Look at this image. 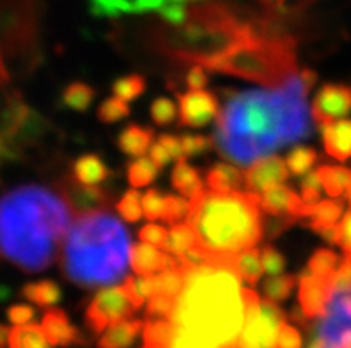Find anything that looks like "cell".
<instances>
[{
  "mask_svg": "<svg viewBox=\"0 0 351 348\" xmlns=\"http://www.w3.org/2000/svg\"><path fill=\"white\" fill-rule=\"evenodd\" d=\"M307 93L296 73L273 91L228 94L214 133L219 153L237 165H248L282 146L308 139L312 124Z\"/></svg>",
  "mask_w": 351,
  "mask_h": 348,
  "instance_id": "1",
  "label": "cell"
},
{
  "mask_svg": "<svg viewBox=\"0 0 351 348\" xmlns=\"http://www.w3.org/2000/svg\"><path fill=\"white\" fill-rule=\"evenodd\" d=\"M70 208L59 194L23 185L0 196V251L25 272H41L58 258L70 230Z\"/></svg>",
  "mask_w": 351,
  "mask_h": 348,
  "instance_id": "2",
  "label": "cell"
},
{
  "mask_svg": "<svg viewBox=\"0 0 351 348\" xmlns=\"http://www.w3.org/2000/svg\"><path fill=\"white\" fill-rule=\"evenodd\" d=\"M184 276L171 322L214 348L237 343L245 323V288L230 261H213Z\"/></svg>",
  "mask_w": 351,
  "mask_h": 348,
  "instance_id": "3",
  "label": "cell"
},
{
  "mask_svg": "<svg viewBox=\"0 0 351 348\" xmlns=\"http://www.w3.org/2000/svg\"><path fill=\"white\" fill-rule=\"evenodd\" d=\"M263 18L245 14L227 0H207L187 8L182 25L157 27L154 44L166 57L210 68L225 53L255 34Z\"/></svg>",
  "mask_w": 351,
  "mask_h": 348,
  "instance_id": "4",
  "label": "cell"
},
{
  "mask_svg": "<svg viewBox=\"0 0 351 348\" xmlns=\"http://www.w3.org/2000/svg\"><path fill=\"white\" fill-rule=\"evenodd\" d=\"M189 203L187 226L195 249L209 261H228L261 242L264 217L258 194L204 190Z\"/></svg>",
  "mask_w": 351,
  "mask_h": 348,
  "instance_id": "5",
  "label": "cell"
},
{
  "mask_svg": "<svg viewBox=\"0 0 351 348\" xmlns=\"http://www.w3.org/2000/svg\"><path fill=\"white\" fill-rule=\"evenodd\" d=\"M129 260L130 235L109 212L77 217L62 242L64 278L88 290L120 281Z\"/></svg>",
  "mask_w": 351,
  "mask_h": 348,
  "instance_id": "6",
  "label": "cell"
},
{
  "mask_svg": "<svg viewBox=\"0 0 351 348\" xmlns=\"http://www.w3.org/2000/svg\"><path fill=\"white\" fill-rule=\"evenodd\" d=\"M296 40L276 22L263 18L252 38L225 53L209 70L276 85L296 75Z\"/></svg>",
  "mask_w": 351,
  "mask_h": 348,
  "instance_id": "7",
  "label": "cell"
},
{
  "mask_svg": "<svg viewBox=\"0 0 351 348\" xmlns=\"http://www.w3.org/2000/svg\"><path fill=\"white\" fill-rule=\"evenodd\" d=\"M245 323L239 334V348H276L285 313L275 302L261 300L257 291L245 288Z\"/></svg>",
  "mask_w": 351,
  "mask_h": 348,
  "instance_id": "8",
  "label": "cell"
},
{
  "mask_svg": "<svg viewBox=\"0 0 351 348\" xmlns=\"http://www.w3.org/2000/svg\"><path fill=\"white\" fill-rule=\"evenodd\" d=\"M136 311L132 300L125 293L123 286L104 288L93 297L84 313V322L89 332L100 334L114 323L130 318Z\"/></svg>",
  "mask_w": 351,
  "mask_h": 348,
  "instance_id": "9",
  "label": "cell"
},
{
  "mask_svg": "<svg viewBox=\"0 0 351 348\" xmlns=\"http://www.w3.org/2000/svg\"><path fill=\"white\" fill-rule=\"evenodd\" d=\"M348 332H351V288H334L316 336L326 348H335Z\"/></svg>",
  "mask_w": 351,
  "mask_h": 348,
  "instance_id": "10",
  "label": "cell"
},
{
  "mask_svg": "<svg viewBox=\"0 0 351 348\" xmlns=\"http://www.w3.org/2000/svg\"><path fill=\"white\" fill-rule=\"evenodd\" d=\"M58 190L68 208L77 217L88 215L95 212H106L112 203V196L102 187L84 185L73 176H64L58 181Z\"/></svg>",
  "mask_w": 351,
  "mask_h": 348,
  "instance_id": "11",
  "label": "cell"
},
{
  "mask_svg": "<svg viewBox=\"0 0 351 348\" xmlns=\"http://www.w3.org/2000/svg\"><path fill=\"white\" fill-rule=\"evenodd\" d=\"M351 114V85L325 84L312 102V118L319 124L334 123Z\"/></svg>",
  "mask_w": 351,
  "mask_h": 348,
  "instance_id": "12",
  "label": "cell"
},
{
  "mask_svg": "<svg viewBox=\"0 0 351 348\" xmlns=\"http://www.w3.org/2000/svg\"><path fill=\"white\" fill-rule=\"evenodd\" d=\"M334 279L312 276L307 269L298 276V304L307 320H316L325 314L334 290Z\"/></svg>",
  "mask_w": 351,
  "mask_h": 348,
  "instance_id": "13",
  "label": "cell"
},
{
  "mask_svg": "<svg viewBox=\"0 0 351 348\" xmlns=\"http://www.w3.org/2000/svg\"><path fill=\"white\" fill-rule=\"evenodd\" d=\"M178 111H180V124L189 128H202L218 116V100L204 89L177 94Z\"/></svg>",
  "mask_w": 351,
  "mask_h": 348,
  "instance_id": "14",
  "label": "cell"
},
{
  "mask_svg": "<svg viewBox=\"0 0 351 348\" xmlns=\"http://www.w3.org/2000/svg\"><path fill=\"white\" fill-rule=\"evenodd\" d=\"M261 206L264 212L271 217H285V219H293L294 222L308 219L312 213V208L298 198L291 187L278 185L264 192L261 198Z\"/></svg>",
  "mask_w": 351,
  "mask_h": 348,
  "instance_id": "15",
  "label": "cell"
},
{
  "mask_svg": "<svg viewBox=\"0 0 351 348\" xmlns=\"http://www.w3.org/2000/svg\"><path fill=\"white\" fill-rule=\"evenodd\" d=\"M289 176V169L280 157H264L257 160L245 172V185L254 194H264L273 187L284 185Z\"/></svg>",
  "mask_w": 351,
  "mask_h": 348,
  "instance_id": "16",
  "label": "cell"
},
{
  "mask_svg": "<svg viewBox=\"0 0 351 348\" xmlns=\"http://www.w3.org/2000/svg\"><path fill=\"white\" fill-rule=\"evenodd\" d=\"M41 329L45 332V338L52 347H73V345H82L84 338L80 334L73 323L70 322V318L66 313L59 308H50L45 311L43 320H41Z\"/></svg>",
  "mask_w": 351,
  "mask_h": 348,
  "instance_id": "17",
  "label": "cell"
},
{
  "mask_svg": "<svg viewBox=\"0 0 351 348\" xmlns=\"http://www.w3.org/2000/svg\"><path fill=\"white\" fill-rule=\"evenodd\" d=\"M321 139L325 153L339 162L351 159V119H339L321 124Z\"/></svg>",
  "mask_w": 351,
  "mask_h": 348,
  "instance_id": "18",
  "label": "cell"
},
{
  "mask_svg": "<svg viewBox=\"0 0 351 348\" xmlns=\"http://www.w3.org/2000/svg\"><path fill=\"white\" fill-rule=\"evenodd\" d=\"M177 263L175 258L169 254H162L159 249L148 245V243H138L130 247V267L141 278H152L154 273L162 272Z\"/></svg>",
  "mask_w": 351,
  "mask_h": 348,
  "instance_id": "19",
  "label": "cell"
},
{
  "mask_svg": "<svg viewBox=\"0 0 351 348\" xmlns=\"http://www.w3.org/2000/svg\"><path fill=\"white\" fill-rule=\"evenodd\" d=\"M145 322L141 320H121V322L111 325L107 331H104L102 338L98 340L97 348H129L138 340L141 334Z\"/></svg>",
  "mask_w": 351,
  "mask_h": 348,
  "instance_id": "20",
  "label": "cell"
},
{
  "mask_svg": "<svg viewBox=\"0 0 351 348\" xmlns=\"http://www.w3.org/2000/svg\"><path fill=\"white\" fill-rule=\"evenodd\" d=\"M154 141V132L150 128L139 126V124H129L125 126L118 137H116V144L120 148L121 153L127 157H143L152 148Z\"/></svg>",
  "mask_w": 351,
  "mask_h": 348,
  "instance_id": "21",
  "label": "cell"
},
{
  "mask_svg": "<svg viewBox=\"0 0 351 348\" xmlns=\"http://www.w3.org/2000/svg\"><path fill=\"white\" fill-rule=\"evenodd\" d=\"M71 176L75 178L79 183H84V185H97V183H102L109 178L111 174V169L107 168V163L104 162L98 155L88 153L82 155L73 162V168H71Z\"/></svg>",
  "mask_w": 351,
  "mask_h": 348,
  "instance_id": "22",
  "label": "cell"
},
{
  "mask_svg": "<svg viewBox=\"0 0 351 348\" xmlns=\"http://www.w3.org/2000/svg\"><path fill=\"white\" fill-rule=\"evenodd\" d=\"M205 181L209 185V190L227 194V192H234L245 185V172H241V169L228 165V163H214L207 171Z\"/></svg>",
  "mask_w": 351,
  "mask_h": 348,
  "instance_id": "23",
  "label": "cell"
},
{
  "mask_svg": "<svg viewBox=\"0 0 351 348\" xmlns=\"http://www.w3.org/2000/svg\"><path fill=\"white\" fill-rule=\"evenodd\" d=\"M171 185L189 201L200 196L204 192V185H202L200 172L196 171L193 165L186 162V159L177 160V165L171 172Z\"/></svg>",
  "mask_w": 351,
  "mask_h": 348,
  "instance_id": "24",
  "label": "cell"
},
{
  "mask_svg": "<svg viewBox=\"0 0 351 348\" xmlns=\"http://www.w3.org/2000/svg\"><path fill=\"white\" fill-rule=\"evenodd\" d=\"M228 261H230L232 269L237 272V276H239L243 281L248 282L252 288L257 284L258 279H261V276H263L264 272L263 256H261V251H258L257 247L241 252V254L234 256V258Z\"/></svg>",
  "mask_w": 351,
  "mask_h": 348,
  "instance_id": "25",
  "label": "cell"
},
{
  "mask_svg": "<svg viewBox=\"0 0 351 348\" xmlns=\"http://www.w3.org/2000/svg\"><path fill=\"white\" fill-rule=\"evenodd\" d=\"M316 172L323 190H326V194L332 196V198H341L350 189V168H343V165H321Z\"/></svg>",
  "mask_w": 351,
  "mask_h": 348,
  "instance_id": "26",
  "label": "cell"
},
{
  "mask_svg": "<svg viewBox=\"0 0 351 348\" xmlns=\"http://www.w3.org/2000/svg\"><path fill=\"white\" fill-rule=\"evenodd\" d=\"M184 282H186V276L180 270L178 263H175L173 267L162 270L157 276H152V284H154V295L152 297H169V299L177 300L184 290Z\"/></svg>",
  "mask_w": 351,
  "mask_h": 348,
  "instance_id": "27",
  "label": "cell"
},
{
  "mask_svg": "<svg viewBox=\"0 0 351 348\" xmlns=\"http://www.w3.org/2000/svg\"><path fill=\"white\" fill-rule=\"evenodd\" d=\"M8 348H50L45 332L38 323H25L9 329Z\"/></svg>",
  "mask_w": 351,
  "mask_h": 348,
  "instance_id": "28",
  "label": "cell"
},
{
  "mask_svg": "<svg viewBox=\"0 0 351 348\" xmlns=\"http://www.w3.org/2000/svg\"><path fill=\"white\" fill-rule=\"evenodd\" d=\"M175 331L177 325L171 320H148L143 327L145 348H169Z\"/></svg>",
  "mask_w": 351,
  "mask_h": 348,
  "instance_id": "29",
  "label": "cell"
},
{
  "mask_svg": "<svg viewBox=\"0 0 351 348\" xmlns=\"http://www.w3.org/2000/svg\"><path fill=\"white\" fill-rule=\"evenodd\" d=\"M22 295L25 297L29 302L41 306V308H50L61 302V288L50 279H43V281H36L25 284L22 290Z\"/></svg>",
  "mask_w": 351,
  "mask_h": 348,
  "instance_id": "30",
  "label": "cell"
},
{
  "mask_svg": "<svg viewBox=\"0 0 351 348\" xmlns=\"http://www.w3.org/2000/svg\"><path fill=\"white\" fill-rule=\"evenodd\" d=\"M95 89L84 82H71L61 94L62 105L75 112H86L95 100Z\"/></svg>",
  "mask_w": 351,
  "mask_h": 348,
  "instance_id": "31",
  "label": "cell"
},
{
  "mask_svg": "<svg viewBox=\"0 0 351 348\" xmlns=\"http://www.w3.org/2000/svg\"><path fill=\"white\" fill-rule=\"evenodd\" d=\"M193 247H195V238H193L191 228L187 224H173V228L168 231V238H166V254L178 260L186 252L191 251Z\"/></svg>",
  "mask_w": 351,
  "mask_h": 348,
  "instance_id": "32",
  "label": "cell"
},
{
  "mask_svg": "<svg viewBox=\"0 0 351 348\" xmlns=\"http://www.w3.org/2000/svg\"><path fill=\"white\" fill-rule=\"evenodd\" d=\"M343 212L344 204L341 201H335V199L319 201V203L314 204V208H312L307 226L311 230H316V228H321V226H334L341 221Z\"/></svg>",
  "mask_w": 351,
  "mask_h": 348,
  "instance_id": "33",
  "label": "cell"
},
{
  "mask_svg": "<svg viewBox=\"0 0 351 348\" xmlns=\"http://www.w3.org/2000/svg\"><path fill=\"white\" fill-rule=\"evenodd\" d=\"M296 282H298V278L293 276V273L273 276V278H269L266 282H264V286H263L266 300L275 302V304L284 302V300L289 299V295L293 293L294 288H296Z\"/></svg>",
  "mask_w": 351,
  "mask_h": 348,
  "instance_id": "34",
  "label": "cell"
},
{
  "mask_svg": "<svg viewBox=\"0 0 351 348\" xmlns=\"http://www.w3.org/2000/svg\"><path fill=\"white\" fill-rule=\"evenodd\" d=\"M339 263H341V260H339V256L334 251H330V249H317L311 256V260H308L307 270L312 276H317V278L334 279L335 273H337Z\"/></svg>",
  "mask_w": 351,
  "mask_h": 348,
  "instance_id": "35",
  "label": "cell"
},
{
  "mask_svg": "<svg viewBox=\"0 0 351 348\" xmlns=\"http://www.w3.org/2000/svg\"><path fill=\"white\" fill-rule=\"evenodd\" d=\"M317 153L314 148H307V146H296L287 153L285 157V165L289 169L291 174L294 176H303L312 169V165L317 162Z\"/></svg>",
  "mask_w": 351,
  "mask_h": 348,
  "instance_id": "36",
  "label": "cell"
},
{
  "mask_svg": "<svg viewBox=\"0 0 351 348\" xmlns=\"http://www.w3.org/2000/svg\"><path fill=\"white\" fill-rule=\"evenodd\" d=\"M157 165L152 162L150 159H143L139 157L138 160L129 163L127 168V178H129V183L134 189H139V187L150 185L152 181L157 178Z\"/></svg>",
  "mask_w": 351,
  "mask_h": 348,
  "instance_id": "37",
  "label": "cell"
},
{
  "mask_svg": "<svg viewBox=\"0 0 351 348\" xmlns=\"http://www.w3.org/2000/svg\"><path fill=\"white\" fill-rule=\"evenodd\" d=\"M147 91V80L145 77L132 73V75L121 77L112 84V93L125 102H132Z\"/></svg>",
  "mask_w": 351,
  "mask_h": 348,
  "instance_id": "38",
  "label": "cell"
},
{
  "mask_svg": "<svg viewBox=\"0 0 351 348\" xmlns=\"http://www.w3.org/2000/svg\"><path fill=\"white\" fill-rule=\"evenodd\" d=\"M129 102H125L121 98H107V100H104V102L100 103V107H98L97 111L98 119L107 124L118 123L121 119L129 118Z\"/></svg>",
  "mask_w": 351,
  "mask_h": 348,
  "instance_id": "39",
  "label": "cell"
},
{
  "mask_svg": "<svg viewBox=\"0 0 351 348\" xmlns=\"http://www.w3.org/2000/svg\"><path fill=\"white\" fill-rule=\"evenodd\" d=\"M116 210L127 222H138L143 217L141 206V194L136 189L127 190L123 198L116 203Z\"/></svg>",
  "mask_w": 351,
  "mask_h": 348,
  "instance_id": "40",
  "label": "cell"
},
{
  "mask_svg": "<svg viewBox=\"0 0 351 348\" xmlns=\"http://www.w3.org/2000/svg\"><path fill=\"white\" fill-rule=\"evenodd\" d=\"M189 208H191V203L184 198H178V196L173 194L166 196L162 221L168 222V224H178V221H182L184 217H187Z\"/></svg>",
  "mask_w": 351,
  "mask_h": 348,
  "instance_id": "41",
  "label": "cell"
},
{
  "mask_svg": "<svg viewBox=\"0 0 351 348\" xmlns=\"http://www.w3.org/2000/svg\"><path fill=\"white\" fill-rule=\"evenodd\" d=\"M165 199L166 196L162 194L159 189L147 190V194L141 198L143 215L147 217L148 221L162 219V212H165Z\"/></svg>",
  "mask_w": 351,
  "mask_h": 348,
  "instance_id": "42",
  "label": "cell"
},
{
  "mask_svg": "<svg viewBox=\"0 0 351 348\" xmlns=\"http://www.w3.org/2000/svg\"><path fill=\"white\" fill-rule=\"evenodd\" d=\"M150 116L154 123L159 124V126H166V124L173 123L175 116H177V107L169 98L159 96L152 102Z\"/></svg>",
  "mask_w": 351,
  "mask_h": 348,
  "instance_id": "43",
  "label": "cell"
},
{
  "mask_svg": "<svg viewBox=\"0 0 351 348\" xmlns=\"http://www.w3.org/2000/svg\"><path fill=\"white\" fill-rule=\"evenodd\" d=\"M175 304H177V300L169 299V297H152V299H148L147 306L148 320H171Z\"/></svg>",
  "mask_w": 351,
  "mask_h": 348,
  "instance_id": "44",
  "label": "cell"
},
{
  "mask_svg": "<svg viewBox=\"0 0 351 348\" xmlns=\"http://www.w3.org/2000/svg\"><path fill=\"white\" fill-rule=\"evenodd\" d=\"M300 189H302V201L308 206H314L321 201V183L319 178H317V172H311L303 174L302 181H300Z\"/></svg>",
  "mask_w": 351,
  "mask_h": 348,
  "instance_id": "45",
  "label": "cell"
},
{
  "mask_svg": "<svg viewBox=\"0 0 351 348\" xmlns=\"http://www.w3.org/2000/svg\"><path fill=\"white\" fill-rule=\"evenodd\" d=\"M263 256V267L269 276H280L285 269V258L275 245L267 243L264 245V249L261 251Z\"/></svg>",
  "mask_w": 351,
  "mask_h": 348,
  "instance_id": "46",
  "label": "cell"
},
{
  "mask_svg": "<svg viewBox=\"0 0 351 348\" xmlns=\"http://www.w3.org/2000/svg\"><path fill=\"white\" fill-rule=\"evenodd\" d=\"M180 141H182L184 157H196V155H204L213 150V137L184 135L180 137Z\"/></svg>",
  "mask_w": 351,
  "mask_h": 348,
  "instance_id": "47",
  "label": "cell"
},
{
  "mask_svg": "<svg viewBox=\"0 0 351 348\" xmlns=\"http://www.w3.org/2000/svg\"><path fill=\"white\" fill-rule=\"evenodd\" d=\"M138 237L143 243H148V245L156 247V249H165L166 238H168V230H166L165 226L147 224L139 230Z\"/></svg>",
  "mask_w": 351,
  "mask_h": 348,
  "instance_id": "48",
  "label": "cell"
},
{
  "mask_svg": "<svg viewBox=\"0 0 351 348\" xmlns=\"http://www.w3.org/2000/svg\"><path fill=\"white\" fill-rule=\"evenodd\" d=\"M169 348H214L213 345L202 340L200 336L193 334V332L186 331L182 327H177L175 331L173 341L169 345Z\"/></svg>",
  "mask_w": 351,
  "mask_h": 348,
  "instance_id": "49",
  "label": "cell"
},
{
  "mask_svg": "<svg viewBox=\"0 0 351 348\" xmlns=\"http://www.w3.org/2000/svg\"><path fill=\"white\" fill-rule=\"evenodd\" d=\"M303 347V338L300 329L294 325L284 323L278 332V341H276V348H302Z\"/></svg>",
  "mask_w": 351,
  "mask_h": 348,
  "instance_id": "50",
  "label": "cell"
},
{
  "mask_svg": "<svg viewBox=\"0 0 351 348\" xmlns=\"http://www.w3.org/2000/svg\"><path fill=\"white\" fill-rule=\"evenodd\" d=\"M36 317L34 308L27 304H14L8 309V318L9 322L14 323V325H25Z\"/></svg>",
  "mask_w": 351,
  "mask_h": 348,
  "instance_id": "51",
  "label": "cell"
},
{
  "mask_svg": "<svg viewBox=\"0 0 351 348\" xmlns=\"http://www.w3.org/2000/svg\"><path fill=\"white\" fill-rule=\"evenodd\" d=\"M207 82H209L207 73H205V70L200 64H196V66H193L191 70L187 71L186 85L191 89V91H200V89H204L205 85H207Z\"/></svg>",
  "mask_w": 351,
  "mask_h": 348,
  "instance_id": "52",
  "label": "cell"
},
{
  "mask_svg": "<svg viewBox=\"0 0 351 348\" xmlns=\"http://www.w3.org/2000/svg\"><path fill=\"white\" fill-rule=\"evenodd\" d=\"M159 142L166 148V151L169 153L171 160H182L186 159L184 157V151H182V141H180V137H175V135H160L159 137Z\"/></svg>",
  "mask_w": 351,
  "mask_h": 348,
  "instance_id": "53",
  "label": "cell"
},
{
  "mask_svg": "<svg viewBox=\"0 0 351 348\" xmlns=\"http://www.w3.org/2000/svg\"><path fill=\"white\" fill-rule=\"evenodd\" d=\"M339 228H341V243H339V247L346 252V256H351V210L343 217Z\"/></svg>",
  "mask_w": 351,
  "mask_h": 348,
  "instance_id": "54",
  "label": "cell"
},
{
  "mask_svg": "<svg viewBox=\"0 0 351 348\" xmlns=\"http://www.w3.org/2000/svg\"><path fill=\"white\" fill-rule=\"evenodd\" d=\"M314 233L319 235L326 243L330 245H339L341 243V228L339 224L334 226H321V228H316V230H312Z\"/></svg>",
  "mask_w": 351,
  "mask_h": 348,
  "instance_id": "55",
  "label": "cell"
},
{
  "mask_svg": "<svg viewBox=\"0 0 351 348\" xmlns=\"http://www.w3.org/2000/svg\"><path fill=\"white\" fill-rule=\"evenodd\" d=\"M150 160L156 163L157 168L162 169V168H166V165H168L169 160H171V157H169V153L166 151L165 146L157 141L156 144H152V148H150Z\"/></svg>",
  "mask_w": 351,
  "mask_h": 348,
  "instance_id": "56",
  "label": "cell"
},
{
  "mask_svg": "<svg viewBox=\"0 0 351 348\" xmlns=\"http://www.w3.org/2000/svg\"><path fill=\"white\" fill-rule=\"evenodd\" d=\"M300 77H302L303 84L307 85V89L314 88V84H316V80H317V75L312 70H303L302 73H300Z\"/></svg>",
  "mask_w": 351,
  "mask_h": 348,
  "instance_id": "57",
  "label": "cell"
},
{
  "mask_svg": "<svg viewBox=\"0 0 351 348\" xmlns=\"http://www.w3.org/2000/svg\"><path fill=\"white\" fill-rule=\"evenodd\" d=\"M8 336H9V329H5L4 325H0V348L8 347Z\"/></svg>",
  "mask_w": 351,
  "mask_h": 348,
  "instance_id": "58",
  "label": "cell"
},
{
  "mask_svg": "<svg viewBox=\"0 0 351 348\" xmlns=\"http://www.w3.org/2000/svg\"><path fill=\"white\" fill-rule=\"evenodd\" d=\"M263 2L267 5H273V8H278V5L284 4V0H263Z\"/></svg>",
  "mask_w": 351,
  "mask_h": 348,
  "instance_id": "59",
  "label": "cell"
},
{
  "mask_svg": "<svg viewBox=\"0 0 351 348\" xmlns=\"http://www.w3.org/2000/svg\"><path fill=\"white\" fill-rule=\"evenodd\" d=\"M348 203L351 204V185H350V189H348Z\"/></svg>",
  "mask_w": 351,
  "mask_h": 348,
  "instance_id": "60",
  "label": "cell"
},
{
  "mask_svg": "<svg viewBox=\"0 0 351 348\" xmlns=\"http://www.w3.org/2000/svg\"><path fill=\"white\" fill-rule=\"evenodd\" d=\"M143 348H145V347H143Z\"/></svg>",
  "mask_w": 351,
  "mask_h": 348,
  "instance_id": "61",
  "label": "cell"
}]
</instances>
